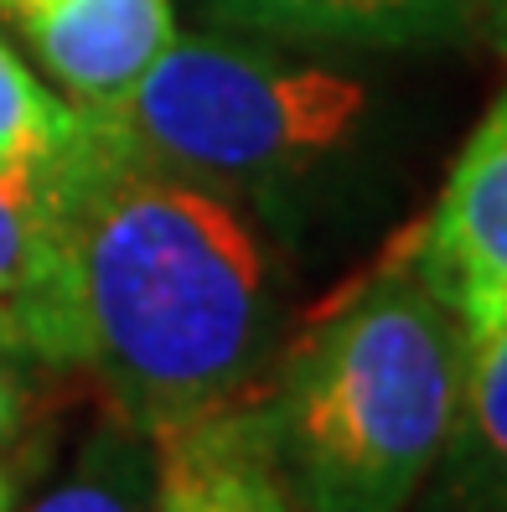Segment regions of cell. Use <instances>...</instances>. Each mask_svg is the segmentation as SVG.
I'll return each mask as SVG.
<instances>
[{
	"label": "cell",
	"mask_w": 507,
	"mask_h": 512,
	"mask_svg": "<svg viewBox=\"0 0 507 512\" xmlns=\"http://www.w3.org/2000/svg\"><path fill=\"white\" fill-rule=\"evenodd\" d=\"M83 135V114L52 99L32 68L0 42V171L42 176Z\"/></svg>",
	"instance_id": "11"
},
{
	"label": "cell",
	"mask_w": 507,
	"mask_h": 512,
	"mask_svg": "<svg viewBox=\"0 0 507 512\" xmlns=\"http://www.w3.org/2000/svg\"><path fill=\"white\" fill-rule=\"evenodd\" d=\"M368 114V83L213 37H171L135 88L83 109L119 156L197 187H264L332 161Z\"/></svg>",
	"instance_id": "3"
},
{
	"label": "cell",
	"mask_w": 507,
	"mask_h": 512,
	"mask_svg": "<svg viewBox=\"0 0 507 512\" xmlns=\"http://www.w3.org/2000/svg\"><path fill=\"white\" fill-rule=\"evenodd\" d=\"M425 487V512H507V326L471 347L456 425Z\"/></svg>",
	"instance_id": "9"
},
{
	"label": "cell",
	"mask_w": 507,
	"mask_h": 512,
	"mask_svg": "<svg viewBox=\"0 0 507 512\" xmlns=\"http://www.w3.org/2000/svg\"><path fill=\"white\" fill-rule=\"evenodd\" d=\"M156 512H306L275 461L264 394L151 435Z\"/></svg>",
	"instance_id": "6"
},
{
	"label": "cell",
	"mask_w": 507,
	"mask_h": 512,
	"mask_svg": "<svg viewBox=\"0 0 507 512\" xmlns=\"http://www.w3.org/2000/svg\"><path fill=\"white\" fill-rule=\"evenodd\" d=\"M47 6H57V0H0V11H6L16 26L26 21V16H37V11H47Z\"/></svg>",
	"instance_id": "14"
},
{
	"label": "cell",
	"mask_w": 507,
	"mask_h": 512,
	"mask_svg": "<svg viewBox=\"0 0 507 512\" xmlns=\"http://www.w3.org/2000/svg\"><path fill=\"white\" fill-rule=\"evenodd\" d=\"M476 26H482L492 52L507 63V0H476Z\"/></svg>",
	"instance_id": "13"
},
{
	"label": "cell",
	"mask_w": 507,
	"mask_h": 512,
	"mask_svg": "<svg viewBox=\"0 0 507 512\" xmlns=\"http://www.w3.org/2000/svg\"><path fill=\"white\" fill-rule=\"evenodd\" d=\"M42 176L78 269L83 368L114 419L161 435L259 399L280 300L254 223L213 187L119 156L88 119Z\"/></svg>",
	"instance_id": "1"
},
{
	"label": "cell",
	"mask_w": 507,
	"mask_h": 512,
	"mask_svg": "<svg viewBox=\"0 0 507 512\" xmlns=\"http://www.w3.org/2000/svg\"><path fill=\"white\" fill-rule=\"evenodd\" d=\"M223 21L285 42L430 47L476 26V0H207Z\"/></svg>",
	"instance_id": "8"
},
{
	"label": "cell",
	"mask_w": 507,
	"mask_h": 512,
	"mask_svg": "<svg viewBox=\"0 0 507 512\" xmlns=\"http://www.w3.org/2000/svg\"><path fill=\"white\" fill-rule=\"evenodd\" d=\"M47 73L73 88L78 109H109L171 47V0H57L21 21Z\"/></svg>",
	"instance_id": "7"
},
{
	"label": "cell",
	"mask_w": 507,
	"mask_h": 512,
	"mask_svg": "<svg viewBox=\"0 0 507 512\" xmlns=\"http://www.w3.org/2000/svg\"><path fill=\"white\" fill-rule=\"evenodd\" d=\"M21 419V378L11 368V352H0V440L16 430Z\"/></svg>",
	"instance_id": "12"
},
{
	"label": "cell",
	"mask_w": 507,
	"mask_h": 512,
	"mask_svg": "<svg viewBox=\"0 0 507 512\" xmlns=\"http://www.w3.org/2000/svg\"><path fill=\"white\" fill-rule=\"evenodd\" d=\"M466 357V331L420 269H389L311 326L264 388L295 502L306 512H409L451 440Z\"/></svg>",
	"instance_id": "2"
},
{
	"label": "cell",
	"mask_w": 507,
	"mask_h": 512,
	"mask_svg": "<svg viewBox=\"0 0 507 512\" xmlns=\"http://www.w3.org/2000/svg\"><path fill=\"white\" fill-rule=\"evenodd\" d=\"M414 269L456 316L466 347L507 326V94L461 145Z\"/></svg>",
	"instance_id": "4"
},
{
	"label": "cell",
	"mask_w": 507,
	"mask_h": 512,
	"mask_svg": "<svg viewBox=\"0 0 507 512\" xmlns=\"http://www.w3.org/2000/svg\"><path fill=\"white\" fill-rule=\"evenodd\" d=\"M11 507V487H6V476H0V512Z\"/></svg>",
	"instance_id": "15"
},
{
	"label": "cell",
	"mask_w": 507,
	"mask_h": 512,
	"mask_svg": "<svg viewBox=\"0 0 507 512\" xmlns=\"http://www.w3.org/2000/svg\"><path fill=\"white\" fill-rule=\"evenodd\" d=\"M0 352L83 368V306L47 176L0 171Z\"/></svg>",
	"instance_id": "5"
},
{
	"label": "cell",
	"mask_w": 507,
	"mask_h": 512,
	"mask_svg": "<svg viewBox=\"0 0 507 512\" xmlns=\"http://www.w3.org/2000/svg\"><path fill=\"white\" fill-rule=\"evenodd\" d=\"M32 512H156V445L125 419L83 445L78 466L57 481Z\"/></svg>",
	"instance_id": "10"
}]
</instances>
